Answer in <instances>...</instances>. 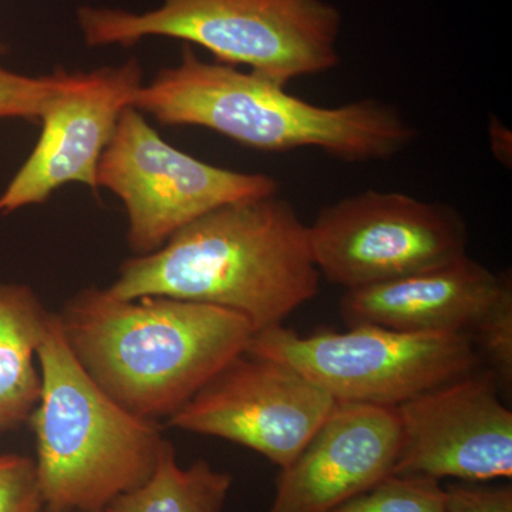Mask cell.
I'll return each mask as SVG.
<instances>
[{"label":"cell","mask_w":512,"mask_h":512,"mask_svg":"<svg viewBox=\"0 0 512 512\" xmlns=\"http://www.w3.org/2000/svg\"><path fill=\"white\" fill-rule=\"evenodd\" d=\"M399 448L396 407L336 402L281 468L268 512H329L392 476Z\"/></svg>","instance_id":"obj_12"},{"label":"cell","mask_w":512,"mask_h":512,"mask_svg":"<svg viewBox=\"0 0 512 512\" xmlns=\"http://www.w3.org/2000/svg\"><path fill=\"white\" fill-rule=\"evenodd\" d=\"M42 389L33 410L36 473L47 512H103L156 470L167 440L97 386L50 313L37 350Z\"/></svg>","instance_id":"obj_4"},{"label":"cell","mask_w":512,"mask_h":512,"mask_svg":"<svg viewBox=\"0 0 512 512\" xmlns=\"http://www.w3.org/2000/svg\"><path fill=\"white\" fill-rule=\"evenodd\" d=\"M42 491L33 458L0 456V512H43Z\"/></svg>","instance_id":"obj_19"},{"label":"cell","mask_w":512,"mask_h":512,"mask_svg":"<svg viewBox=\"0 0 512 512\" xmlns=\"http://www.w3.org/2000/svg\"><path fill=\"white\" fill-rule=\"evenodd\" d=\"M309 238L319 274L350 291L463 258L468 229L446 202L370 188L323 207Z\"/></svg>","instance_id":"obj_7"},{"label":"cell","mask_w":512,"mask_h":512,"mask_svg":"<svg viewBox=\"0 0 512 512\" xmlns=\"http://www.w3.org/2000/svg\"><path fill=\"white\" fill-rule=\"evenodd\" d=\"M137 59L89 73H69L43 110L42 134L32 154L0 195V214L43 204L70 183L97 194V167L121 113L143 86Z\"/></svg>","instance_id":"obj_11"},{"label":"cell","mask_w":512,"mask_h":512,"mask_svg":"<svg viewBox=\"0 0 512 512\" xmlns=\"http://www.w3.org/2000/svg\"><path fill=\"white\" fill-rule=\"evenodd\" d=\"M49 316L29 286L0 284V431L18 429L39 402L37 350Z\"/></svg>","instance_id":"obj_14"},{"label":"cell","mask_w":512,"mask_h":512,"mask_svg":"<svg viewBox=\"0 0 512 512\" xmlns=\"http://www.w3.org/2000/svg\"><path fill=\"white\" fill-rule=\"evenodd\" d=\"M43 512H47V511H43Z\"/></svg>","instance_id":"obj_23"},{"label":"cell","mask_w":512,"mask_h":512,"mask_svg":"<svg viewBox=\"0 0 512 512\" xmlns=\"http://www.w3.org/2000/svg\"><path fill=\"white\" fill-rule=\"evenodd\" d=\"M97 184L126 207L127 242L137 255L157 251L178 229L221 205L279 191L269 175L228 170L183 153L133 106L121 113L101 154Z\"/></svg>","instance_id":"obj_8"},{"label":"cell","mask_w":512,"mask_h":512,"mask_svg":"<svg viewBox=\"0 0 512 512\" xmlns=\"http://www.w3.org/2000/svg\"><path fill=\"white\" fill-rule=\"evenodd\" d=\"M133 107L163 126L208 128L266 153L319 148L345 163L390 160L417 137L403 114L383 101L316 106L261 74L204 62L187 43L180 63L143 84Z\"/></svg>","instance_id":"obj_3"},{"label":"cell","mask_w":512,"mask_h":512,"mask_svg":"<svg viewBox=\"0 0 512 512\" xmlns=\"http://www.w3.org/2000/svg\"><path fill=\"white\" fill-rule=\"evenodd\" d=\"M64 339L104 393L143 419H170L247 350L254 326L228 309L87 288L59 313Z\"/></svg>","instance_id":"obj_2"},{"label":"cell","mask_w":512,"mask_h":512,"mask_svg":"<svg viewBox=\"0 0 512 512\" xmlns=\"http://www.w3.org/2000/svg\"><path fill=\"white\" fill-rule=\"evenodd\" d=\"M69 73L30 77L0 67V119L40 120L47 101L66 83Z\"/></svg>","instance_id":"obj_18"},{"label":"cell","mask_w":512,"mask_h":512,"mask_svg":"<svg viewBox=\"0 0 512 512\" xmlns=\"http://www.w3.org/2000/svg\"><path fill=\"white\" fill-rule=\"evenodd\" d=\"M444 495V512H512L511 485L454 481Z\"/></svg>","instance_id":"obj_20"},{"label":"cell","mask_w":512,"mask_h":512,"mask_svg":"<svg viewBox=\"0 0 512 512\" xmlns=\"http://www.w3.org/2000/svg\"><path fill=\"white\" fill-rule=\"evenodd\" d=\"M510 286V275L495 274L466 255L420 274L350 289L340 299V315L348 328L373 325L470 336Z\"/></svg>","instance_id":"obj_13"},{"label":"cell","mask_w":512,"mask_h":512,"mask_svg":"<svg viewBox=\"0 0 512 512\" xmlns=\"http://www.w3.org/2000/svg\"><path fill=\"white\" fill-rule=\"evenodd\" d=\"M232 481L231 474L205 460L181 467L167 441L150 478L111 501L103 512H222Z\"/></svg>","instance_id":"obj_15"},{"label":"cell","mask_w":512,"mask_h":512,"mask_svg":"<svg viewBox=\"0 0 512 512\" xmlns=\"http://www.w3.org/2000/svg\"><path fill=\"white\" fill-rule=\"evenodd\" d=\"M444 497L433 478L389 476L329 512H444Z\"/></svg>","instance_id":"obj_16"},{"label":"cell","mask_w":512,"mask_h":512,"mask_svg":"<svg viewBox=\"0 0 512 512\" xmlns=\"http://www.w3.org/2000/svg\"><path fill=\"white\" fill-rule=\"evenodd\" d=\"M245 352L292 366L335 402L384 407L400 406L470 375L481 363L466 333L402 332L373 325L305 336L276 325L255 332Z\"/></svg>","instance_id":"obj_6"},{"label":"cell","mask_w":512,"mask_h":512,"mask_svg":"<svg viewBox=\"0 0 512 512\" xmlns=\"http://www.w3.org/2000/svg\"><path fill=\"white\" fill-rule=\"evenodd\" d=\"M2 53H5V46L0 43V55H2Z\"/></svg>","instance_id":"obj_22"},{"label":"cell","mask_w":512,"mask_h":512,"mask_svg":"<svg viewBox=\"0 0 512 512\" xmlns=\"http://www.w3.org/2000/svg\"><path fill=\"white\" fill-rule=\"evenodd\" d=\"M491 370H476L396 407L392 476L490 483L512 477V413Z\"/></svg>","instance_id":"obj_10"},{"label":"cell","mask_w":512,"mask_h":512,"mask_svg":"<svg viewBox=\"0 0 512 512\" xmlns=\"http://www.w3.org/2000/svg\"><path fill=\"white\" fill-rule=\"evenodd\" d=\"M507 140H511L510 134H507V128L501 126L500 121L494 120L491 123V144H493L495 156L504 160V163L507 158Z\"/></svg>","instance_id":"obj_21"},{"label":"cell","mask_w":512,"mask_h":512,"mask_svg":"<svg viewBox=\"0 0 512 512\" xmlns=\"http://www.w3.org/2000/svg\"><path fill=\"white\" fill-rule=\"evenodd\" d=\"M309 225L278 194L221 205L147 255L127 259L114 298L167 296L234 311L255 332L318 296Z\"/></svg>","instance_id":"obj_1"},{"label":"cell","mask_w":512,"mask_h":512,"mask_svg":"<svg viewBox=\"0 0 512 512\" xmlns=\"http://www.w3.org/2000/svg\"><path fill=\"white\" fill-rule=\"evenodd\" d=\"M77 23L87 46L171 37L284 86L340 63L342 13L326 0H163L144 13L83 6Z\"/></svg>","instance_id":"obj_5"},{"label":"cell","mask_w":512,"mask_h":512,"mask_svg":"<svg viewBox=\"0 0 512 512\" xmlns=\"http://www.w3.org/2000/svg\"><path fill=\"white\" fill-rule=\"evenodd\" d=\"M335 404L329 393L292 366L244 352L167 424L251 448L284 468L301 453Z\"/></svg>","instance_id":"obj_9"},{"label":"cell","mask_w":512,"mask_h":512,"mask_svg":"<svg viewBox=\"0 0 512 512\" xmlns=\"http://www.w3.org/2000/svg\"><path fill=\"white\" fill-rule=\"evenodd\" d=\"M478 356L490 365L501 389L512 382V286L494 303L493 308L470 333Z\"/></svg>","instance_id":"obj_17"}]
</instances>
